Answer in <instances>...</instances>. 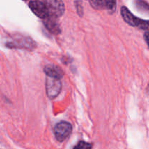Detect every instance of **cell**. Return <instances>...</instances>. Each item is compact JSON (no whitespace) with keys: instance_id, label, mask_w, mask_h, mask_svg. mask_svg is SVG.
<instances>
[{"instance_id":"obj_1","label":"cell","mask_w":149,"mask_h":149,"mask_svg":"<svg viewBox=\"0 0 149 149\" xmlns=\"http://www.w3.org/2000/svg\"><path fill=\"white\" fill-rule=\"evenodd\" d=\"M42 2L45 4L49 16L58 17L63 15L65 12V5L63 0H43Z\"/></svg>"},{"instance_id":"obj_2","label":"cell","mask_w":149,"mask_h":149,"mask_svg":"<svg viewBox=\"0 0 149 149\" xmlns=\"http://www.w3.org/2000/svg\"><path fill=\"white\" fill-rule=\"evenodd\" d=\"M121 13H122V16L125 21L130 26L138 27L139 29H144V30L148 29V20H142V19L136 17L133 14L130 13V11L127 7H122V10H121Z\"/></svg>"},{"instance_id":"obj_3","label":"cell","mask_w":149,"mask_h":149,"mask_svg":"<svg viewBox=\"0 0 149 149\" xmlns=\"http://www.w3.org/2000/svg\"><path fill=\"white\" fill-rule=\"evenodd\" d=\"M72 131V126L66 122H61L55 127V135L56 139L60 142L65 141Z\"/></svg>"},{"instance_id":"obj_4","label":"cell","mask_w":149,"mask_h":149,"mask_svg":"<svg viewBox=\"0 0 149 149\" xmlns=\"http://www.w3.org/2000/svg\"><path fill=\"white\" fill-rule=\"evenodd\" d=\"M61 88H62V85H61L60 79H56L47 77L46 81V90L47 94L49 98L52 99L57 97L61 92Z\"/></svg>"},{"instance_id":"obj_5","label":"cell","mask_w":149,"mask_h":149,"mask_svg":"<svg viewBox=\"0 0 149 149\" xmlns=\"http://www.w3.org/2000/svg\"><path fill=\"white\" fill-rule=\"evenodd\" d=\"M92 7L96 10H107L113 12L116 9V0H90Z\"/></svg>"},{"instance_id":"obj_6","label":"cell","mask_w":149,"mask_h":149,"mask_svg":"<svg viewBox=\"0 0 149 149\" xmlns=\"http://www.w3.org/2000/svg\"><path fill=\"white\" fill-rule=\"evenodd\" d=\"M29 7L31 11L40 18L45 19L49 16L47 10L42 1H38V0H33V1H30Z\"/></svg>"},{"instance_id":"obj_7","label":"cell","mask_w":149,"mask_h":149,"mask_svg":"<svg viewBox=\"0 0 149 149\" xmlns=\"http://www.w3.org/2000/svg\"><path fill=\"white\" fill-rule=\"evenodd\" d=\"M44 25L50 33L53 34H59L61 33V28L56 18L51 16H48L44 19Z\"/></svg>"},{"instance_id":"obj_8","label":"cell","mask_w":149,"mask_h":149,"mask_svg":"<svg viewBox=\"0 0 149 149\" xmlns=\"http://www.w3.org/2000/svg\"><path fill=\"white\" fill-rule=\"evenodd\" d=\"M45 74L47 75L48 77L50 78L56 79H60L63 77V71H62L60 67L58 65H48L44 69Z\"/></svg>"},{"instance_id":"obj_9","label":"cell","mask_w":149,"mask_h":149,"mask_svg":"<svg viewBox=\"0 0 149 149\" xmlns=\"http://www.w3.org/2000/svg\"><path fill=\"white\" fill-rule=\"evenodd\" d=\"M74 149H92V145L89 143L84 142V141H80L74 147Z\"/></svg>"},{"instance_id":"obj_10","label":"cell","mask_w":149,"mask_h":149,"mask_svg":"<svg viewBox=\"0 0 149 149\" xmlns=\"http://www.w3.org/2000/svg\"><path fill=\"white\" fill-rule=\"evenodd\" d=\"M77 12L79 15H82L83 14V10H82V6H81V1H77Z\"/></svg>"},{"instance_id":"obj_11","label":"cell","mask_w":149,"mask_h":149,"mask_svg":"<svg viewBox=\"0 0 149 149\" xmlns=\"http://www.w3.org/2000/svg\"><path fill=\"white\" fill-rule=\"evenodd\" d=\"M24 1H26V0H24Z\"/></svg>"}]
</instances>
